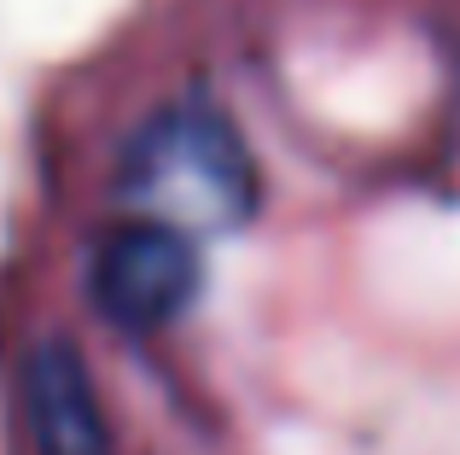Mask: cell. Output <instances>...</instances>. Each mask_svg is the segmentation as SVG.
I'll list each match as a JSON object with an SVG mask.
<instances>
[{"mask_svg":"<svg viewBox=\"0 0 460 455\" xmlns=\"http://www.w3.org/2000/svg\"><path fill=\"white\" fill-rule=\"evenodd\" d=\"M123 199L181 234H227L257 210V170L216 105H169L128 140Z\"/></svg>","mask_w":460,"mask_h":455,"instance_id":"6da1fadb","label":"cell"},{"mask_svg":"<svg viewBox=\"0 0 460 455\" xmlns=\"http://www.w3.org/2000/svg\"><path fill=\"white\" fill-rule=\"evenodd\" d=\"M199 286H204V263L192 234L152 217H135L117 234H105L88 269V292L100 304V316L123 333L169 327L175 316L192 309Z\"/></svg>","mask_w":460,"mask_h":455,"instance_id":"7a4b0ae2","label":"cell"},{"mask_svg":"<svg viewBox=\"0 0 460 455\" xmlns=\"http://www.w3.org/2000/svg\"><path fill=\"white\" fill-rule=\"evenodd\" d=\"M23 409H30L35 455H111L93 379L65 339L35 344L23 362Z\"/></svg>","mask_w":460,"mask_h":455,"instance_id":"3957f363","label":"cell"}]
</instances>
